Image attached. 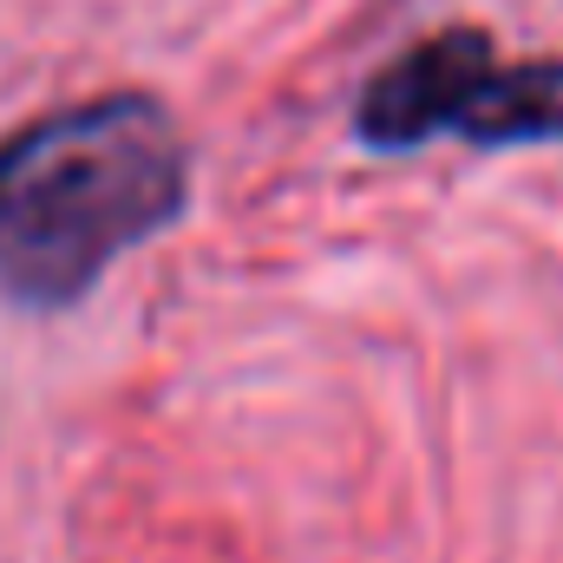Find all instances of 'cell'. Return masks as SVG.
I'll return each mask as SVG.
<instances>
[{"label":"cell","instance_id":"cell-1","mask_svg":"<svg viewBox=\"0 0 563 563\" xmlns=\"http://www.w3.org/2000/svg\"><path fill=\"white\" fill-rule=\"evenodd\" d=\"M190 210V139L177 112L112 86L0 132V301L73 314L112 263Z\"/></svg>","mask_w":563,"mask_h":563},{"label":"cell","instance_id":"cell-2","mask_svg":"<svg viewBox=\"0 0 563 563\" xmlns=\"http://www.w3.org/2000/svg\"><path fill=\"white\" fill-rule=\"evenodd\" d=\"M354 139L380 157L439 139L472 151L563 144V59H511L485 26H439L354 92Z\"/></svg>","mask_w":563,"mask_h":563}]
</instances>
